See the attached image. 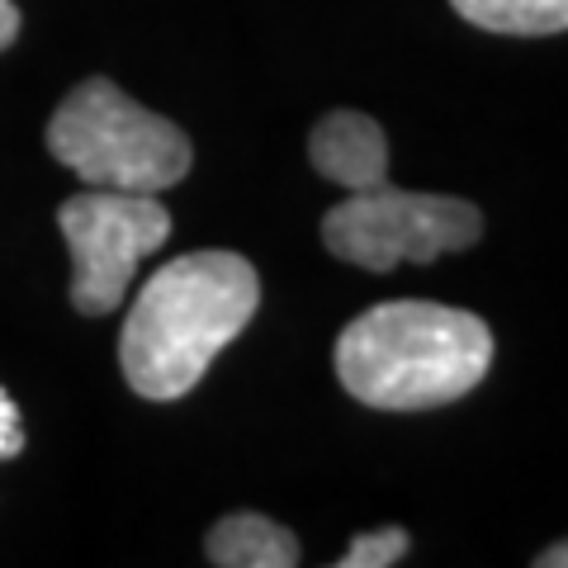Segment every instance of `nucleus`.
Listing matches in <instances>:
<instances>
[{
	"instance_id": "nucleus-1",
	"label": "nucleus",
	"mask_w": 568,
	"mask_h": 568,
	"mask_svg": "<svg viewBox=\"0 0 568 568\" xmlns=\"http://www.w3.org/2000/svg\"><path fill=\"white\" fill-rule=\"evenodd\" d=\"M261 304L256 265L237 252H190L162 265L133 298L119 365L138 398H185L204 369L237 342Z\"/></svg>"
},
{
	"instance_id": "nucleus-2",
	"label": "nucleus",
	"mask_w": 568,
	"mask_h": 568,
	"mask_svg": "<svg viewBox=\"0 0 568 568\" xmlns=\"http://www.w3.org/2000/svg\"><path fill=\"white\" fill-rule=\"evenodd\" d=\"M493 365L484 317L426 298L365 308L336 336V379L351 398L384 413H417L465 398Z\"/></svg>"
},
{
	"instance_id": "nucleus-3",
	"label": "nucleus",
	"mask_w": 568,
	"mask_h": 568,
	"mask_svg": "<svg viewBox=\"0 0 568 568\" xmlns=\"http://www.w3.org/2000/svg\"><path fill=\"white\" fill-rule=\"evenodd\" d=\"M48 152L95 190L162 194L185 181L190 138L171 119L142 110L114 81L91 77L48 119Z\"/></svg>"
},
{
	"instance_id": "nucleus-4",
	"label": "nucleus",
	"mask_w": 568,
	"mask_h": 568,
	"mask_svg": "<svg viewBox=\"0 0 568 568\" xmlns=\"http://www.w3.org/2000/svg\"><path fill=\"white\" fill-rule=\"evenodd\" d=\"M478 233H484V213L469 200L394 190L388 181L351 190L323 219V246L361 271H394L403 261L426 265L446 252H465Z\"/></svg>"
},
{
	"instance_id": "nucleus-5",
	"label": "nucleus",
	"mask_w": 568,
	"mask_h": 568,
	"mask_svg": "<svg viewBox=\"0 0 568 568\" xmlns=\"http://www.w3.org/2000/svg\"><path fill=\"white\" fill-rule=\"evenodd\" d=\"M58 223L71 246V308L85 317L114 313L138 261L171 242V209L138 190L85 185L58 209Z\"/></svg>"
},
{
	"instance_id": "nucleus-6",
	"label": "nucleus",
	"mask_w": 568,
	"mask_h": 568,
	"mask_svg": "<svg viewBox=\"0 0 568 568\" xmlns=\"http://www.w3.org/2000/svg\"><path fill=\"white\" fill-rule=\"evenodd\" d=\"M313 166L342 190H369L388 181V138L369 114L332 110L308 138Z\"/></svg>"
},
{
	"instance_id": "nucleus-7",
	"label": "nucleus",
	"mask_w": 568,
	"mask_h": 568,
	"mask_svg": "<svg viewBox=\"0 0 568 568\" xmlns=\"http://www.w3.org/2000/svg\"><path fill=\"white\" fill-rule=\"evenodd\" d=\"M204 555L219 568H294L298 540L280 521L261 517V511H233V517H223L209 530Z\"/></svg>"
},
{
	"instance_id": "nucleus-8",
	"label": "nucleus",
	"mask_w": 568,
	"mask_h": 568,
	"mask_svg": "<svg viewBox=\"0 0 568 568\" xmlns=\"http://www.w3.org/2000/svg\"><path fill=\"white\" fill-rule=\"evenodd\" d=\"M459 20H469L488 33H564L568 29V0H450Z\"/></svg>"
},
{
	"instance_id": "nucleus-9",
	"label": "nucleus",
	"mask_w": 568,
	"mask_h": 568,
	"mask_svg": "<svg viewBox=\"0 0 568 568\" xmlns=\"http://www.w3.org/2000/svg\"><path fill=\"white\" fill-rule=\"evenodd\" d=\"M403 555H407V530L384 526V530H369V536H355L346 555L336 559V568H394L403 564Z\"/></svg>"
},
{
	"instance_id": "nucleus-10",
	"label": "nucleus",
	"mask_w": 568,
	"mask_h": 568,
	"mask_svg": "<svg viewBox=\"0 0 568 568\" xmlns=\"http://www.w3.org/2000/svg\"><path fill=\"white\" fill-rule=\"evenodd\" d=\"M24 450V422H20V407L14 398L0 388V459H14Z\"/></svg>"
},
{
	"instance_id": "nucleus-11",
	"label": "nucleus",
	"mask_w": 568,
	"mask_h": 568,
	"mask_svg": "<svg viewBox=\"0 0 568 568\" xmlns=\"http://www.w3.org/2000/svg\"><path fill=\"white\" fill-rule=\"evenodd\" d=\"M20 39V6L14 0H0V52Z\"/></svg>"
},
{
	"instance_id": "nucleus-12",
	"label": "nucleus",
	"mask_w": 568,
	"mask_h": 568,
	"mask_svg": "<svg viewBox=\"0 0 568 568\" xmlns=\"http://www.w3.org/2000/svg\"><path fill=\"white\" fill-rule=\"evenodd\" d=\"M564 559H568V555H564V545H549V549H545V555H540L536 564H540V568H559Z\"/></svg>"
}]
</instances>
